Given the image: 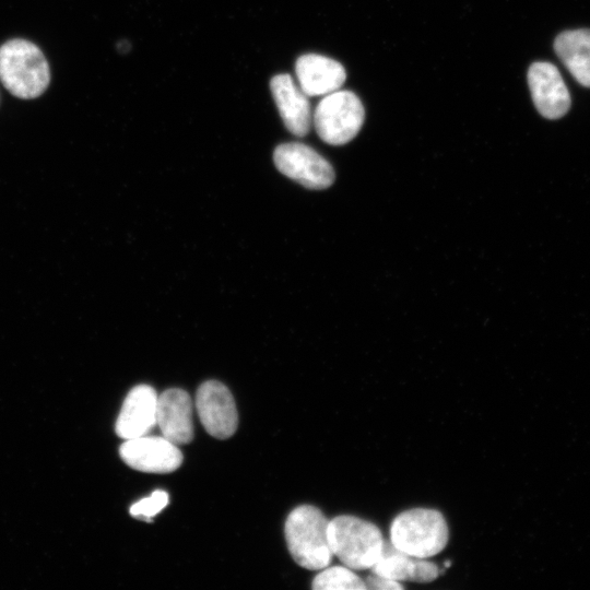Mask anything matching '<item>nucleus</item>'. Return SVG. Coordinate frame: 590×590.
I'll return each mask as SVG.
<instances>
[{
	"instance_id": "18",
	"label": "nucleus",
	"mask_w": 590,
	"mask_h": 590,
	"mask_svg": "<svg viewBox=\"0 0 590 590\" xmlns=\"http://www.w3.org/2000/svg\"><path fill=\"white\" fill-rule=\"evenodd\" d=\"M367 589L374 590H401L404 587L396 580L388 579L375 573H371L365 580Z\"/></svg>"
},
{
	"instance_id": "10",
	"label": "nucleus",
	"mask_w": 590,
	"mask_h": 590,
	"mask_svg": "<svg viewBox=\"0 0 590 590\" xmlns=\"http://www.w3.org/2000/svg\"><path fill=\"white\" fill-rule=\"evenodd\" d=\"M156 424L163 436L175 445L193 438L192 402L182 389L172 388L157 397Z\"/></svg>"
},
{
	"instance_id": "1",
	"label": "nucleus",
	"mask_w": 590,
	"mask_h": 590,
	"mask_svg": "<svg viewBox=\"0 0 590 590\" xmlns=\"http://www.w3.org/2000/svg\"><path fill=\"white\" fill-rule=\"evenodd\" d=\"M0 79L14 96L36 98L49 85V64L42 50L32 42L11 39L0 47Z\"/></svg>"
},
{
	"instance_id": "4",
	"label": "nucleus",
	"mask_w": 590,
	"mask_h": 590,
	"mask_svg": "<svg viewBox=\"0 0 590 590\" xmlns=\"http://www.w3.org/2000/svg\"><path fill=\"white\" fill-rule=\"evenodd\" d=\"M390 543L408 555L428 558L447 545L449 529L444 515L430 508H412L399 514L390 524Z\"/></svg>"
},
{
	"instance_id": "7",
	"label": "nucleus",
	"mask_w": 590,
	"mask_h": 590,
	"mask_svg": "<svg viewBox=\"0 0 590 590\" xmlns=\"http://www.w3.org/2000/svg\"><path fill=\"white\" fill-rule=\"evenodd\" d=\"M199 418L213 437L226 439L237 429L238 415L229 389L220 381H204L196 394Z\"/></svg>"
},
{
	"instance_id": "14",
	"label": "nucleus",
	"mask_w": 590,
	"mask_h": 590,
	"mask_svg": "<svg viewBox=\"0 0 590 590\" xmlns=\"http://www.w3.org/2000/svg\"><path fill=\"white\" fill-rule=\"evenodd\" d=\"M370 570L391 580L420 583L432 582L439 575L435 563L400 552L388 542H385L384 552Z\"/></svg>"
},
{
	"instance_id": "12",
	"label": "nucleus",
	"mask_w": 590,
	"mask_h": 590,
	"mask_svg": "<svg viewBox=\"0 0 590 590\" xmlns=\"http://www.w3.org/2000/svg\"><path fill=\"white\" fill-rule=\"evenodd\" d=\"M270 88L286 129L294 135H306L311 123L308 96L286 73L274 75Z\"/></svg>"
},
{
	"instance_id": "15",
	"label": "nucleus",
	"mask_w": 590,
	"mask_h": 590,
	"mask_svg": "<svg viewBox=\"0 0 590 590\" xmlns=\"http://www.w3.org/2000/svg\"><path fill=\"white\" fill-rule=\"evenodd\" d=\"M554 50L573 76L590 87V30L560 33L554 40Z\"/></svg>"
},
{
	"instance_id": "9",
	"label": "nucleus",
	"mask_w": 590,
	"mask_h": 590,
	"mask_svg": "<svg viewBox=\"0 0 590 590\" xmlns=\"http://www.w3.org/2000/svg\"><path fill=\"white\" fill-rule=\"evenodd\" d=\"M527 78L534 106L543 117L557 119L568 111L570 95L553 63L545 61L532 63Z\"/></svg>"
},
{
	"instance_id": "6",
	"label": "nucleus",
	"mask_w": 590,
	"mask_h": 590,
	"mask_svg": "<svg viewBox=\"0 0 590 590\" xmlns=\"http://www.w3.org/2000/svg\"><path fill=\"white\" fill-rule=\"evenodd\" d=\"M280 173L309 189H324L334 181L330 163L312 148L300 142L278 145L273 153Z\"/></svg>"
},
{
	"instance_id": "5",
	"label": "nucleus",
	"mask_w": 590,
	"mask_h": 590,
	"mask_svg": "<svg viewBox=\"0 0 590 590\" xmlns=\"http://www.w3.org/2000/svg\"><path fill=\"white\" fill-rule=\"evenodd\" d=\"M365 119L358 96L351 91H335L318 103L312 122L319 138L331 145H342L355 138Z\"/></svg>"
},
{
	"instance_id": "2",
	"label": "nucleus",
	"mask_w": 590,
	"mask_h": 590,
	"mask_svg": "<svg viewBox=\"0 0 590 590\" xmlns=\"http://www.w3.org/2000/svg\"><path fill=\"white\" fill-rule=\"evenodd\" d=\"M327 533L332 554L351 569H370L385 548L380 529L355 516L341 515L329 520Z\"/></svg>"
},
{
	"instance_id": "3",
	"label": "nucleus",
	"mask_w": 590,
	"mask_h": 590,
	"mask_svg": "<svg viewBox=\"0 0 590 590\" xmlns=\"http://www.w3.org/2000/svg\"><path fill=\"white\" fill-rule=\"evenodd\" d=\"M329 520L311 505L296 507L288 515L284 533L293 559L309 570H320L331 562L332 552L328 541Z\"/></svg>"
},
{
	"instance_id": "16",
	"label": "nucleus",
	"mask_w": 590,
	"mask_h": 590,
	"mask_svg": "<svg viewBox=\"0 0 590 590\" xmlns=\"http://www.w3.org/2000/svg\"><path fill=\"white\" fill-rule=\"evenodd\" d=\"M315 590H362L365 581L346 566L323 568L312 580Z\"/></svg>"
},
{
	"instance_id": "17",
	"label": "nucleus",
	"mask_w": 590,
	"mask_h": 590,
	"mask_svg": "<svg viewBox=\"0 0 590 590\" xmlns=\"http://www.w3.org/2000/svg\"><path fill=\"white\" fill-rule=\"evenodd\" d=\"M168 504V494L164 491H155L150 497H145L134 503L130 507V515L142 518L146 521L157 515Z\"/></svg>"
},
{
	"instance_id": "11",
	"label": "nucleus",
	"mask_w": 590,
	"mask_h": 590,
	"mask_svg": "<svg viewBox=\"0 0 590 590\" xmlns=\"http://www.w3.org/2000/svg\"><path fill=\"white\" fill-rule=\"evenodd\" d=\"M157 394L149 385L133 387L116 421V434L123 439L146 435L156 424Z\"/></svg>"
},
{
	"instance_id": "13",
	"label": "nucleus",
	"mask_w": 590,
	"mask_h": 590,
	"mask_svg": "<svg viewBox=\"0 0 590 590\" xmlns=\"http://www.w3.org/2000/svg\"><path fill=\"white\" fill-rule=\"evenodd\" d=\"M300 90L308 96L327 95L341 88L346 79L344 67L334 59L306 54L295 63Z\"/></svg>"
},
{
	"instance_id": "8",
	"label": "nucleus",
	"mask_w": 590,
	"mask_h": 590,
	"mask_svg": "<svg viewBox=\"0 0 590 590\" xmlns=\"http://www.w3.org/2000/svg\"><path fill=\"white\" fill-rule=\"evenodd\" d=\"M119 453L130 468L146 473H169L182 462L177 445L158 436H141L126 439Z\"/></svg>"
}]
</instances>
